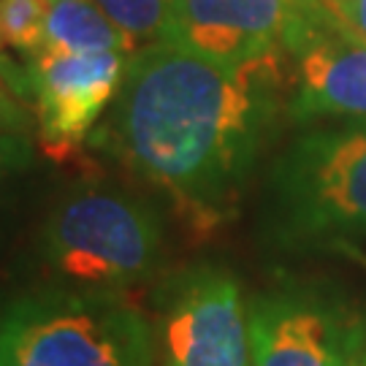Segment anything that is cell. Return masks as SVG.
<instances>
[{"label":"cell","instance_id":"cell-15","mask_svg":"<svg viewBox=\"0 0 366 366\" xmlns=\"http://www.w3.org/2000/svg\"><path fill=\"white\" fill-rule=\"evenodd\" d=\"M22 125H25V119H22L19 106L14 104L9 92L0 84V131H14V128H22Z\"/></svg>","mask_w":366,"mask_h":366},{"label":"cell","instance_id":"cell-12","mask_svg":"<svg viewBox=\"0 0 366 366\" xmlns=\"http://www.w3.org/2000/svg\"><path fill=\"white\" fill-rule=\"evenodd\" d=\"M136 44L163 39L174 0H95Z\"/></svg>","mask_w":366,"mask_h":366},{"label":"cell","instance_id":"cell-16","mask_svg":"<svg viewBox=\"0 0 366 366\" xmlns=\"http://www.w3.org/2000/svg\"><path fill=\"white\" fill-rule=\"evenodd\" d=\"M353 366H366V350H364V347H361V350H358V355H355Z\"/></svg>","mask_w":366,"mask_h":366},{"label":"cell","instance_id":"cell-5","mask_svg":"<svg viewBox=\"0 0 366 366\" xmlns=\"http://www.w3.org/2000/svg\"><path fill=\"white\" fill-rule=\"evenodd\" d=\"M282 54L293 60L290 117L312 122L366 119V41L342 25L323 0H296Z\"/></svg>","mask_w":366,"mask_h":366},{"label":"cell","instance_id":"cell-6","mask_svg":"<svg viewBox=\"0 0 366 366\" xmlns=\"http://www.w3.org/2000/svg\"><path fill=\"white\" fill-rule=\"evenodd\" d=\"M157 337L163 366H252L242 288L214 266H193L171 280Z\"/></svg>","mask_w":366,"mask_h":366},{"label":"cell","instance_id":"cell-11","mask_svg":"<svg viewBox=\"0 0 366 366\" xmlns=\"http://www.w3.org/2000/svg\"><path fill=\"white\" fill-rule=\"evenodd\" d=\"M49 0H0V52H16L27 63L44 49Z\"/></svg>","mask_w":366,"mask_h":366},{"label":"cell","instance_id":"cell-9","mask_svg":"<svg viewBox=\"0 0 366 366\" xmlns=\"http://www.w3.org/2000/svg\"><path fill=\"white\" fill-rule=\"evenodd\" d=\"M296 0H174L163 39L228 68L280 60Z\"/></svg>","mask_w":366,"mask_h":366},{"label":"cell","instance_id":"cell-1","mask_svg":"<svg viewBox=\"0 0 366 366\" xmlns=\"http://www.w3.org/2000/svg\"><path fill=\"white\" fill-rule=\"evenodd\" d=\"M280 60L228 68L155 41L131 54L98 142L212 225L236 204L277 119Z\"/></svg>","mask_w":366,"mask_h":366},{"label":"cell","instance_id":"cell-13","mask_svg":"<svg viewBox=\"0 0 366 366\" xmlns=\"http://www.w3.org/2000/svg\"><path fill=\"white\" fill-rule=\"evenodd\" d=\"M33 160V149L22 136L0 131V187L11 179L14 174L25 171Z\"/></svg>","mask_w":366,"mask_h":366},{"label":"cell","instance_id":"cell-2","mask_svg":"<svg viewBox=\"0 0 366 366\" xmlns=\"http://www.w3.org/2000/svg\"><path fill=\"white\" fill-rule=\"evenodd\" d=\"M266 207L269 231L293 252L366 236V119L296 136L274 163Z\"/></svg>","mask_w":366,"mask_h":366},{"label":"cell","instance_id":"cell-7","mask_svg":"<svg viewBox=\"0 0 366 366\" xmlns=\"http://www.w3.org/2000/svg\"><path fill=\"white\" fill-rule=\"evenodd\" d=\"M131 54L41 52L25 66V92L36 98L41 147L63 160L84 144L109 106L114 104Z\"/></svg>","mask_w":366,"mask_h":366},{"label":"cell","instance_id":"cell-14","mask_svg":"<svg viewBox=\"0 0 366 366\" xmlns=\"http://www.w3.org/2000/svg\"><path fill=\"white\" fill-rule=\"evenodd\" d=\"M342 25L366 41V0H323Z\"/></svg>","mask_w":366,"mask_h":366},{"label":"cell","instance_id":"cell-10","mask_svg":"<svg viewBox=\"0 0 366 366\" xmlns=\"http://www.w3.org/2000/svg\"><path fill=\"white\" fill-rule=\"evenodd\" d=\"M41 52L133 54L139 52V44L95 0H52Z\"/></svg>","mask_w":366,"mask_h":366},{"label":"cell","instance_id":"cell-4","mask_svg":"<svg viewBox=\"0 0 366 366\" xmlns=\"http://www.w3.org/2000/svg\"><path fill=\"white\" fill-rule=\"evenodd\" d=\"M41 252L66 280L119 290L155 272L163 228L157 212L142 198L112 187H81L52 209Z\"/></svg>","mask_w":366,"mask_h":366},{"label":"cell","instance_id":"cell-8","mask_svg":"<svg viewBox=\"0 0 366 366\" xmlns=\"http://www.w3.org/2000/svg\"><path fill=\"white\" fill-rule=\"evenodd\" d=\"M252 366H353L364 334L337 304L307 290L249 301Z\"/></svg>","mask_w":366,"mask_h":366},{"label":"cell","instance_id":"cell-17","mask_svg":"<svg viewBox=\"0 0 366 366\" xmlns=\"http://www.w3.org/2000/svg\"><path fill=\"white\" fill-rule=\"evenodd\" d=\"M49 3H52V0H49Z\"/></svg>","mask_w":366,"mask_h":366},{"label":"cell","instance_id":"cell-3","mask_svg":"<svg viewBox=\"0 0 366 366\" xmlns=\"http://www.w3.org/2000/svg\"><path fill=\"white\" fill-rule=\"evenodd\" d=\"M155 334L119 290H49L0 312V366H152Z\"/></svg>","mask_w":366,"mask_h":366}]
</instances>
